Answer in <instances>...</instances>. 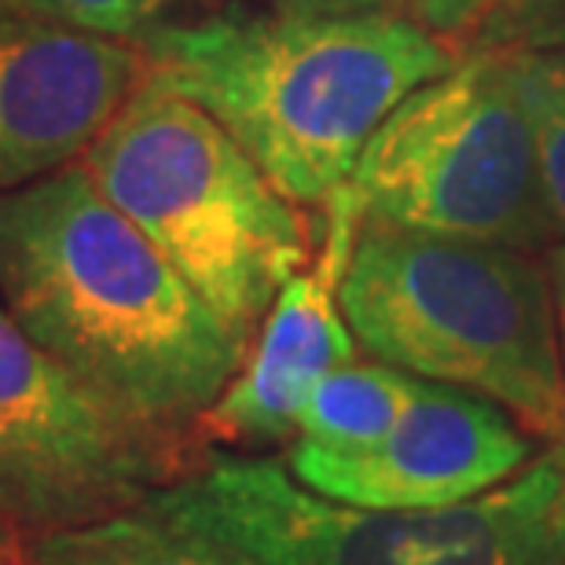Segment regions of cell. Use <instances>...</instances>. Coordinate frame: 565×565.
Masks as SVG:
<instances>
[{"instance_id":"6da1fadb","label":"cell","mask_w":565,"mask_h":565,"mask_svg":"<svg viewBox=\"0 0 565 565\" xmlns=\"http://www.w3.org/2000/svg\"><path fill=\"white\" fill-rule=\"evenodd\" d=\"M0 305L107 408L151 434L195 426L239 375L235 331L82 162L0 195Z\"/></svg>"},{"instance_id":"7a4b0ae2","label":"cell","mask_w":565,"mask_h":565,"mask_svg":"<svg viewBox=\"0 0 565 565\" xmlns=\"http://www.w3.org/2000/svg\"><path fill=\"white\" fill-rule=\"evenodd\" d=\"M140 52L147 77L217 118L294 206H323L390 110L456 66L434 30L382 8H228L151 26Z\"/></svg>"},{"instance_id":"3957f363","label":"cell","mask_w":565,"mask_h":565,"mask_svg":"<svg viewBox=\"0 0 565 565\" xmlns=\"http://www.w3.org/2000/svg\"><path fill=\"white\" fill-rule=\"evenodd\" d=\"M338 301L382 364L478 393L533 437L562 440L555 298L529 250L360 224Z\"/></svg>"},{"instance_id":"277c9868","label":"cell","mask_w":565,"mask_h":565,"mask_svg":"<svg viewBox=\"0 0 565 565\" xmlns=\"http://www.w3.org/2000/svg\"><path fill=\"white\" fill-rule=\"evenodd\" d=\"M77 162L235 331L254 334L309 262L294 202L217 118L147 74Z\"/></svg>"},{"instance_id":"5b68a950","label":"cell","mask_w":565,"mask_h":565,"mask_svg":"<svg viewBox=\"0 0 565 565\" xmlns=\"http://www.w3.org/2000/svg\"><path fill=\"white\" fill-rule=\"evenodd\" d=\"M360 224L529 250L551 239L507 55L478 49L404 96L349 177Z\"/></svg>"},{"instance_id":"8992f818","label":"cell","mask_w":565,"mask_h":565,"mask_svg":"<svg viewBox=\"0 0 565 565\" xmlns=\"http://www.w3.org/2000/svg\"><path fill=\"white\" fill-rule=\"evenodd\" d=\"M162 434L107 408L0 305V518L52 529L129 511L173 467Z\"/></svg>"},{"instance_id":"52a82bcc","label":"cell","mask_w":565,"mask_h":565,"mask_svg":"<svg viewBox=\"0 0 565 565\" xmlns=\"http://www.w3.org/2000/svg\"><path fill=\"white\" fill-rule=\"evenodd\" d=\"M206 540L235 565H415L456 544L478 500L423 514H386L312 492L276 459L213 456L137 503Z\"/></svg>"},{"instance_id":"ba28073f","label":"cell","mask_w":565,"mask_h":565,"mask_svg":"<svg viewBox=\"0 0 565 565\" xmlns=\"http://www.w3.org/2000/svg\"><path fill=\"white\" fill-rule=\"evenodd\" d=\"M533 459V434L478 393L419 379L415 397L379 445L331 451L309 440L287 467L327 500L386 514L456 507L511 481Z\"/></svg>"},{"instance_id":"9c48e42d","label":"cell","mask_w":565,"mask_h":565,"mask_svg":"<svg viewBox=\"0 0 565 565\" xmlns=\"http://www.w3.org/2000/svg\"><path fill=\"white\" fill-rule=\"evenodd\" d=\"M143 74L126 38L0 8V195L77 162Z\"/></svg>"},{"instance_id":"30bf717a","label":"cell","mask_w":565,"mask_h":565,"mask_svg":"<svg viewBox=\"0 0 565 565\" xmlns=\"http://www.w3.org/2000/svg\"><path fill=\"white\" fill-rule=\"evenodd\" d=\"M323 210L327 224L320 254L312 257L309 268L282 282L239 375L195 423L202 440L250 448L290 437L301 423L305 401L316 382L353 360V331L338 301L360 228L349 184L338 188L323 202Z\"/></svg>"},{"instance_id":"8fae6325","label":"cell","mask_w":565,"mask_h":565,"mask_svg":"<svg viewBox=\"0 0 565 565\" xmlns=\"http://www.w3.org/2000/svg\"><path fill=\"white\" fill-rule=\"evenodd\" d=\"M415 565H565V445L478 495L470 533Z\"/></svg>"},{"instance_id":"7c38bea8","label":"cell","mask_w":565,"mask_h":565,"mask_svg":"<svg viewBox=\"0 0 565 565\" xmlns=\"http://www.w3.org/2000/svg\"><path fill=\"white\" fill-rule=\"evenodd\" d=\"M22 565H235L206 540L147 514L143 507L52 529L30 540Z\"/></svg>"},{"instance_id":"4fadbf2b","label":"cell","mask_w":565,"mask_h":565,"mask_svg":"<svg viewBox=\"0 0 565 565\" xmlns=\"http://www.w3.org/2000/svg\"><path fill=\"white\" fill-rule=\"evenodd\" d=\"M419 379L393 364H349L327 371L305 401L298 434L331 451H360L379 445L415 397Z\"/></svg>"},{"instance_id":"5bb4252c","label":"cell","mask_w":565,"mask_h":565,"mask_svg":"<svg viewBox=\"0 0 565 565\" xmlns=\"http://www.w3.org/2000/svg\"><path fill=\"white\" fill-rule=\"evenodd\" d=\"M536 140L540 195L551 239L565 243V49L503 52Z\"/></svg>"},{"instance_id":"9a60e30c","label":"cell","mask_w":565,"mask_h":565,"mask_svg":"<svg viewBox=\"0 0 565 565\" xmlns=\"http://www.w3.org/2000/svg\"><path fill=\"white\" fill-rule=\"evenodd\" d=\"M478 49H565V0H492L473 30Z\"/></svg>"},{"instance_id":"2e32d148","label":"cell","mask_w":565,"mask_h":565,"mask_svg":"<svg viewBox=\"0 0 565 565\" xmlns=\"http://www.w3.org/2000/svg\"><path fill=\"white\" fill-rule=\"evenodd\" d=\"M8 4L104 38H137L151 30L169 0H8Z\"/></svg>"},{"instance_id":"e0dca14e","label":"cell","mask_w":565,"mask_h":565,"mask_svg":"<svg viewBox=\"0 0 565 565\" xmlns=\"http://www.w3.org/2000/svg\"><path fill=\"white\" fill-rule=\"evenodd\" d=\"M492 0H408L412 19L434 33H470Z\"/></svg>"},{"instance_id":"ac0fdd59","label":"cell","mask_w":565,"mask_h":565,"mask_svg":"<svg viewBox=\"0 0 565 565\" xmlns=\"http://www.w3.org/2000/svg\"><path fill=\"white\" fill-rule=\"evenodd\" d=\"M547 276H551V298H555L558 353H562V375H565V243L551 246V254H547ZM558 445H565V434H562Z\"/></svg>"},{"instance_id":"d6986e66","label":"cell","mask_w":565,"mask_h":565,"mask_svg":"<svg viewBox=\"0 0 565 565\" xmlns=\"http://www.w3.org/2000/svg\"><path fill=\"white\" fill-rule=\"evenodd\" d=\"M287 8L323 11V15H353V11H379L386 0H282Z\"/></svg>"}]
</instances>
